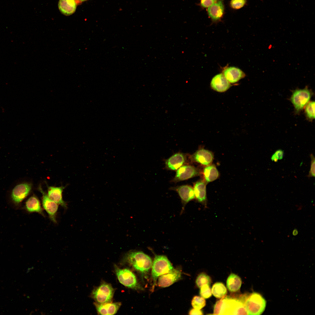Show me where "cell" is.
Returning a JSON list of instances; mask_svg holds the SVG:
<instances>
[{
    "instance_id": "obj_1",
    "label": "cell",
    "mask_w": 315,
    "mask_h": 315,
    "mask_svg": "<svg viewBox=\"0 0 315 315\" xmlns=\"http://www.w3.org/2000/svg\"><path fill=\"white\" fill-rule=\"evenodd\" d=\"M214 314H248L241 298L225 296L216 302L214 306Z\"/></svg>"
},
{
    "instance_id": "obj_2",
    "label": "cell",
    "mask_w": 315,
    "mask_h": 315,
    "mask_svg": "<svg viewBox=\"0 0 315 315\" xmlns=\"http://www.w3.org/2000/svg\"><path fill=\"white\" fill-rule=\"evenodd\" d=\"M122 262L144 275L147 273L152 265L150 258L142 251H131L125 255Z\"/></svg>"
},
{
    "instance_id": "obj_3",
    "label": "cell",
    "mask_w": 315,
    "mask_h": 315,
    "mask_svg": "<svg viewBox=\"0 0 315 315\" xmlns=\"http://www.w3.org/2000/svg\"><path fill=\"white\" fill-rule=\"evenodd\" d=\"M248 315H260L265 309L266 301L260 294L253 292L241 296Z\"/></svg>"
},
{
    "instance_id": "obj_4",
    "label": "cell",
    "mask_w": 315,
    "mask_h": 315,
    "mask_svg": "<svg viewBox=\"0 0 315 315\" xmlns=\"http://www.w3.org/2000/svg\"><path fill=\"white\" fill-rule=\"evenodd\" d=\"M114 289L110 284L102 281L98 286L92 290L90 297L95 302L99 304L112 302Z\"/></svg>"
},
{
    "instance_id": "obj_5",
    "label": "cell",
    "mask_w": 315,
    "mask_h": 315,
    "mask_svg": "<svg viewBox=\"0 0 315 315\" xmlns=\"http://www.w3.org/2000/svg\"><path fill=\"white\" fill-rule=\"evenodd\" d=\"M116 274L119 282L128 288L137 290H143L135 274L128 268L121 269L114 265Z\"/></svg>"
},
{
    "instance_id": "obj_6",
    "label": "cell",
    "mask_w": 315,
    "mask_h": 315,
    "mask_svg": "<svg viewBox=\"0 0 315 315\" xmlns=\"http://www.w3.org/2000/svg\"><path fill=\"white\" fill-rule=\"evenodd\" d=\"M152 276L153 286L158 277L173 270L174 268L167 258L165 256H155L152 265Z\"/></svg>"
},
{
    "instance_id": "obj_7",
    "label": "cell",
    "mask_w": 315,
    "mask_h": 315,
    "mask_svg": "<svg viewBox=\"0 0 315 315\" xmlns=\"http://www.w3.org/2000/svg\"><path fill=\"white\" fill-rule=\"evenodd\" d=\"M312 95V92L306 87L303 89L294 90L290 98L296 113H299L309 102Z\"/></svg>"
},
{
    "instance_id": "obj_8",
    "label": "cell",
    "mask_w": 315,
    "mask_h": 315,
    "mask_svg": "<svg viewBox=\"0 0 315 315\" xmlns=\"http://www.w3.org/2000/svg\"><path fill=\"white\" fill-rule=\"evenodd\" d=\"M32 187L31 184L28 183H21L16 185L10 193V197L12 202L16 206H19L29 194Z\"/></svg>"
},
{
    "instance_id": "obj_9",
    "label": "cell",
    "mask_w": 315,
    "mask_h": 315,
    "mask_svg": "<svg viewBox=\"0 0 315 315\" xmlns=\"http://www.w3.org/2000/svg\"><path fill=\"white\" fill-rule=\"evenodd\" d=\"M38 190L42 195V204L43 208L48 214L51 220L56 223V214L58 209V204L49 197L41 186L39 187Z\"/></svg>"
},
{
    "instance_id": "obj_10",
    "label": "cell",
    "mask_w": 315,
    "mask_h": 315,
    "mask_svg": "<svg viewBox=\"0 0 315 315\" xmlns=\"http://www.w3.org/2000/svg\"><path fill=\"white\" fill-rule=\"evenodd\" d=\"M197 169L190 165H184L177 170L173 181L175 182L185 180L199 174Z\"/></svg>"
},
{
    "instance_id": "obj_11",
    "label": "cell",
    "mask_w": 315,
    "mask_h": 315,
    "mask_svg": "<svg viewBox=\"0 0 315 315\" xmlns=\"http://www.w3.org/2000/svg\"><path fill=\"white\" fill-rule=\"evenodd\" d=\"M181 271L178 269H174L170 272L160 276L158 281V286L166 287L179 280L181 277Z\"/></svg>"
},
{
    "instance_id": "obj_12",
    "label": "cell",
    "mask_w": 315,
    "mask_h": 315,
    "mask_svg": "<svg viewBox=\"0 0 315 315\" xmlns=\"http://www.w3.org/2000/svg\"><path fill=\"white\" fill-rule=\"evenodd\" d=\"M191 158L193 161L206 166L211 164L214 156L211 151L201 148L196 151L191 156Z\"/></svg>"
},
{
    "instance_id": "obj_13",
    "label": "cell",
    "mask_w": 315,
    "mask_h": 315,
    "mask_svg": "<svg viewBox=\"0 0 315 315\" xmlns=\"http://www.w3.org/2000/svg\"><path fill=\"white\" fill-rule=\"evenodd\" d=\"M172 190L176 191L180 196L183 208L189 202L195 198L193 188L191 186L187 185H184L172 188Z\"/></svg>"
},
{
    "instance_id": "obj_14",
    "label": "cell",
    "mask_w": 315,
    "mask_h": 315,
    "mask_svg": "<svg viewBox=\"0 0 315 315\" xmlns=\"http://www.w3.org/2000/svg\"><path fill=\"white\" fill-rule=\"evenodd\" d=\"M97 312L99 315H114L120 307V302H110L102 304L94 303Z\"/></svg>"
},
{
    "instance_id": "obj_15",
    "label": "cell",
    "mask_w": 315,
    "mask_h": 315,
    "mask_svg": "<svg viewBox=\"0 0 315 315\" xmlns=\"http://www.w3.org/2000/svg\"><path fill=\"white\" fill-rule=\"evenodd\" d=\"M210 85L213 90L219 92H225L231 86L230 83L223 73L219 74L215 76L212 79Z\"/></svg>"
},
{
    "instance_id": "obj_16",
    "label": "cell",
    "mask_w": 315,
    "mask_h": 315,
    "mask_svg": "<svg viewBox=\"0 0 315 315\" xmlns=\"http://www.w3.org/2000/svg\"><path fill=\"white\" fill-rule=\"evenodd\" d=\"M185 155L181 153H175L167 159L166 161V168L172 170H176L182 166L186 161Z\"/></svg>"
},
{
    "instance_id": "obj_17",
    "label": "cell",
    "mask_w": 315,
    "mask_h": 315,
    "mask_svg": "<svg viewBox=\"0 0 315 315\" xmlns=\"http://www.w3.org/2000/svg\"><path fill=\"white\" fill-rule=\"evenodd\" d=\"M223 74L230 83H235L244 77L245 74L240 69L235 67H229L225 69Z\"/></svg>"
},
{
    "instance_id": "obj_18",
    "label": "cell",
    "mask_w": 315,
    "mask_h": 315,
    "mask_svg": "<svg viewBox=\"0 0 315 315\" xmlns=\"http://www.w3.org/2000/svg\"><path fill=\"white\" fill-rule=\"evenodd\" d=\"M63 189V187L48 186L47 195L51 200L66 209L67 207L66 204L63 200L62 197V194Z\"/></svg>"
},
{
    "instance_id": "obj_19",
    "label": "cell",
    "mask_w": 315,
    "mask_h": 315,
    "mask_svg": "<svg viewBox=\"0 0 315 315\" xmlns=\"http://www.w3.org/2000/svg\"><path fill=\"white\" fill-rule=\"evenodd\" d=\"M206 184L205 181L200 180L194 185L193 190L195 197L201 203H205L206 201Z\"/></svg>"
},
{
    "instance_id": "obj_20",
    "label": "cell",
    "mask_w": 315,
    "mask_h": 315,
    "mask_svg": "<svg viewBox=\"0 0 315 315\" xmlns=\"http://www.w3.org/2000/svg\"><path fill=\"white\" fill-rule=\"evenodd\" d=\"M24 208L29 213L36 212L45 216L39 201L35 196H32L26 201Z\"/></svg>"
},
{
    "instance_id": "obj_21",
    "label": "cell",
    "mask_w": 315,
    "mask_h": 315,
    "mask_svg": "<svg viewBox=\"0 0 315 315\" xmlns=\"http://www.w3.org/2000/svg\"><path fill=\"white\" fill-rule=\"evenodd\" d=\"M224 10V6L222 1H218L209 7L208 13L209 16L213 21H217L223 16Z\"/></svg>"
},
{
    "instance_id": "obj_22",
    "label": "cell",
    "mask_w": 315,
    "mask_h": 315,
    "mask_svg": "<svg viewBox=\"0 0 315 315\" xmlns=\"http://www.w3.org/2000/svg\"><path fill=\"white\" fill-rule=\"evenodd\" d=\"M58 7L62 14L66 15H69L75 12L76 3L75 0H60Z\"/></svg>"
},
{
    "instance_id": "obj_23",
    "label": "cell",
    "mask_w": 315,
    "mask_h": 315,
    "mask_svg": "<svg viewBox=\"0 0 315 315\" xmlns=\"http://www.w3.org/2000/svg\"><path fill=\"white\" fill-rule=\"evenodd\" d=\"M203 174L205 182L206 184L216 180L219 175V172L216 167L211 164L205 167L203 170Z\"/></svg>"
},
{
    "instance_id": "obj_24",
    "label": "cell",
    "mask_w": 315,
    "mask_h": 315,
    "mask_svg": "<svg viewBox=\"0 0 315 315\" xmlns=\"http://www.w3.org/2000/svg\"><path fill=\"white\" fill-rule=\"evenodd\" d=\"M242 284L241 278L237 275L231 273L226 281L227 287L228 290L232 292H236L240 288Z\"/></svg>"
},
{
    "instance_id": "obj_25",
    "label": "cell",
    "mask_w": 315,
    "mask_h": 315,
    "mask_svg": "<svg viewBox=\"0 0 315 315\" xmlns=\"http://www.w3.org/2000/svg\"><path fill=\"white\" fill-rule=\"evenodd\" d=\"M211 293L213 295L218 298L225 297L227 293V290L224 284L221 282L215 283L211 289Z\"/></svg>"
},
{
    "instance_id": "obj_26",
    "label": "cell",
    "mask_w": 315,
    "mask_h": 315,
    "mask_svg": "<svg viewBox=\"0 0 315 315\" xmlns=\"http://www.w3.org/2000/svg\"><path fill=\"white\" fill-rule=\"evenodd\" d=\"M211 282V280L210 277L204 272L199 274L196 280L197 286L200 288L204 285L207 284L210 286Z\"/></svg>"
},
{
    "instance_id": "obj_27",
    "label": "cell",
    "mask_w": 315,
    "mask_h": 315,
    "mask_svg": "<svg viewBox=\"0 0 315 315\" xmlns=\"http://www.w3.org/2000/svg\"><path fill=\"white\" fill-rule=\"evenodd\" d=\"M315 102L311 101L309 102L306 105L305 113L306 117L309 120H312L315 118Z\"/></svg>"
},
{
    "instance_id": "obj_28",
    "label": "cell",
    "mask_w": 315,
    "mask_h": 315,
    "mask_svg": "<svg viewBox=\"0 0 315 315\" xmlns=\"http://www.w3.org/2000/svg\"><path fill=\"white\" fill-rule=\"evenodd\" d=\"M191 304L194 308L200 309L206 305V301L203 297L195 296L192 300Z\"/></svg>"
},
{
    "instance_id": "obj_29",
    "label": "cell",
    "mask_w": 315,
    "mask_h": 315,
    "mask_svg": "<svg viewBox=\"0 0 315 315\" xmlns=\"http://www.w3.org/2000/svg\"><path fill=\"white\" fill-rule=\"evenodd\" d=\"M200 294L204 299H208L212 295L211 290L209 286L206 284L203 285L201 288Z\"/></svg>"
},
{
    "instance_id": "obj_30",
    "label": "cell",
    "mask_w": 315,
    "mask_h": 315,
    "mask_svg": "<svg viewBox=\"0 0 315 315\" xmlns=\"http://www.w3.org/2000/svg\"><path fill=\"white\" fill-rule=\"evenodd\" d=\"M246 2V0H231L230 5L233 8L237 9L243 7Z\"/></svg>"
},
{
    "instance_id": "obj_31",
    "label": "cell",
    "mask_w": 315,
    "mask_h": 315,
    "mask_svg": "<svg viewBox=\"0 0 315 315\" xmlns=\"http://www.w3.org/2000/svg\"><path fill=\"white\" fill-rule=\"evenodd\" d=\"M284 152L281 149L276 150L272 155L271 157V160L275 162H276L279 160L282 159L284 157Z\"/></svg>"
},
{
    "instance_id": "obj_32",
    "label": "cell",
    "mask_w": 315,
    "mask_h": 315,
    "mask_svg": "<svg viewBox=\"0 0 315 315\" xmlns=\"http://www.w3.org/2000/svg\"><path fill=\"white\" fill-rule=\"evenodd\" d=\"M311 159L310 168L308 175V177H315V158L313 154H310Z\"/></svg>"
},
{
    "instance_id": "obj_33",
    "label": "cell",
    "mask_w": 315,
    "mask_h": 315,
    "mask_svg": "<svg viewBox=\"0 0 315 315\" xmlns=\"http://www.w3.org/2000/svg\"><path fill=\"white\" fill-rule=\"evenodd\" d=\"M217 0H201L200 5L203 8H206L216 2Z\"/></svg>"
},
{
    "instance_id": "obj_34",
    "label": "cell",
    "mask_w": 315,
    "mask_h": 315,
    "mask_svg": "<svg viewBox=\"0 0 315 315\" xmlns=\"http://www.w3.org/2000/svg\"><path fill=\"white\" fill-rule=\"evenodd\" d=\"M190 315H203L202 312L200 309L193 308L191 309L189 312Z\"/></svg>"
},
{
    "instance_id": "obj_35",
    "label": "cell",
    "mask_w": 315,
    "mask_h": 315,
    "mask_svg": "<svg viewBox=\"0 0 315 315\" xmlns=\"http://www.w3.org/2000/svg\"><path fill=\"white\" fill-rule=\"evenodd\" d=\"M298 233V231L297 229H295L293 231L292 234L293 236H296Z\"/></svg>"
},
{
    "instance_id": "obj_36",
    "label": "cell",
    "mask_w": 315,
    "mask_h": 315,
    "mask_svg": "<svg viewBox=\"0 0 315 315\" xmlns=\"http://www.w3.org/2000/svg\"><path fill=\"white\" fill-rule=\"evenodd\" d=\"M79 0L80 1H86V0Z\"/></svg>"
}]
</instances>
